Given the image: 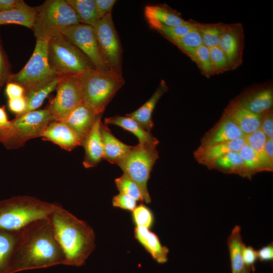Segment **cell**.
Here are the masks:
<instances>
[{
  "mask_svg": "<svg viewBox=\"0 0 273 273\" xmlns=\"http://www.w3.org/2000/svg\"><path fill=\"white\" fill-rule=\"evenodd\" d=\"M41 137L68 151H71L81 145L75 133L61 121L55 120L51 122L46 128Z\"/></svg>",
  "mask_w": 273,
  "mask_h": 273,
  "instance_id": "cell-19",
  "label": "cell"
},
{
  "mask_svg": "<svg viewBox=\"0 0 273 273\" xmlns=\"http://www.w3.org/2000/svg\"><path fill=\"white\" fill-rule=\"evenodd\" d=\"M80 23L66 0H48L37 7L32 29L36 40H50L65 28Z\"/></svg>",
  "mask_w": 273,
  "mask_h": 273,
  "instance_id": "cell-5",
  "label": "cell"
},
{
  "mask_svg": "<svg viewBox=\"0 0 273 273\" xmlns=\"http://www.w3.org/2000/svg\"><path fill=\"white\" fill-rule=\"evenodd\" d=\"M202 40L203 44L208 48L218 46L220 38L227 24L223 23L203 24L195 22Z\"/></svg>",
  "mask_w": 273,
  "mask_h": 273,
  "instance_id": "cell-32",
  "label": "cell"
},
{
  "mask_svg": "<svg viewBox=\"0 0 273 273\" xmlns=\"http://www.w3.org/2000/svg\"><path fill=\"white\" fill-rule=\"evenodd\" d=\"M101 134L104 149V159L117 164L133 148L116 138L107 125L101 123Z\"/></svg>",
  "mask_w": 273,
  "mask_h": 273,
  "instance_id": "cell-21",
  "label": "cell"
},
{
  "mask_svg": "<svg viewBox=\"0 0 273 273\" xmlns=\"http://www.w3.org/2000/svg\"><path fill=\"white\" fill-rule=\"evenodd\" d=\"M96 10L98 20L107 15L112 13L115 0H95Z\"/></svg>",
  "mask_w": 273,
  "mask_h": 273,
  "instance_id": "cell-43",
  "label": "cell"
},
{
  "mask_svg": "<svg viewBox=\"0 0 273 273\" xmlns=\"http://www.w3.org/2000/svg\"><path fill=\"white\" fill-rule=\"evenodd\" d=\"M208 168L225 173H234L245 177L242 159L239 152H232L205 165Z\"/></svg>",
  "mask_w": 273,
  "mask_h": 273,
  "instance_id": "cell-28",
  "label": "cell"
},
{
  "mask_svg": "<svg viewBox=\"0 0 273 273\" xmlns=\"http://www.w3.org/2000/svg\"><path fill=\"white\" fill-rule=\"evenodd\" d=\"M244 136L245 135L233 121L222 115L215 125L203 136L199 147L204 148L229 142Z\"/></svg>",
  "mask_w": 273,
  "mask_h": 273,
  "instance_id": "cell-16",
  "label": "cell"
},
{
  "mask_svg": "<svg viewBox=\"0 0 273 273\" xmlns=\"http://www.w3.org/2000/svg\"><path fill=\"white\" fill-rule=\"evenodd\" d=\"M100 115L82 102L61 121L73 130L82 145Z\"/></svg>",
  "mask_w": 273,
  "mask_h": 273,
  "instance_id": "cell-15",
  "label": "cell"
},
{
  "mask_svg": "<svg viewBox=\"0 0 273 273\" xmlns=\"http://www.w3.org/2000/svg\"><path fill=\"white\" fill-rule=\"evenodd\" d=\"M132 218L136 226L150 229L154 221V214L150 208L144 204L137 206L132 211Z\"/></svg>",
  "mask_w": 273,
  "mask_h": 273,
  "instance_id": "cell-39",
  "label": "cell"
},
{
  "mask_svg": "<svg viewBox=\"0 0 273 273\" xmlns=\"http://www.w3.org/2000/svg\"><path fill=\"white\" fill-rule=\"evenodd\" d=\"M102 115L98 116L92 130L82 145L85 150L83 165L86 168L96 166L104 159L103 145L100 131Z\"/></svg>",
  "mask_w": 273,
  "mask_h": 273,
  "instance_id": "cell-17",
  "label": "cell"
},
{
  "mask_svg": "<svg viewBox=\"0 0 273 273\" xmlns=\"http://www.w3.org/2000/svg\"><path fill=\"white\" fill-rule=\"evenodd\" d=\"M49 40H36L34 50L25 66L11 78L22 86L27 94L59 76L51 68L48 60Z\"/></svg>",
  "mask_w": 273,
  "mask_h": 273,
  "instance_id": "cell-8",
  "label": "cell"
},
{
  "mask_svg": "<svg viewBox=\"0 0 273 273\" xmlns=\"http://www.w3.org/2000/svg\"><path fill=\"white\" fill-rule=\"evenodd\" d=\"M227 245L230 256L232 273H242L245 267L242 259V251L245 244L243 241L240 225H236L233 229L228 238Z\"/></svg>",
  "mask_w": 273,
  "mask_h": 273,
  "instance_id": "cell-27",
  "label": "cell"
},
{
  "mask_svg": "<svg viewBox=\"0 0 273 273\" xmlns=\"http://www.w3.org/2000/svg\"><path fill=\"white\" fill-rule=\"evenodd\" d=\"M156 146L153 145L138 144L117 164L123 173L133 180L139 186L147 204L151 202L147 183L153 167L158 159Z\"/></svg>",
  "mask_w": 273,
  "mask_h": 273,
  "instance_id": "cell-7",
  "label": "cell"
},
{
  "mask_svg": "<svg viewBox=\"0 0 273 273\" xmlns=\"http://www.w3.org/2000/svg\"><path fill=\"white\" fill-rule=\"evenodd\" d=\"M10 109L17 114V116L21 115L25 111L26 107V101L25 97L10 99L8 101Z\"/></svg>",
  "mask_w": 273,
  "mask_h": 273,
  "instance_id": "cell-45",
  "label": "cell"
},
{
  "mask_svg": "<svg viewBox=\"0 0 273 273\" xmlns=\"http://www.w3.org/2000/svg\"><path fill=\"white\" fill-rule=\"evenodd\" d=\"M196 28L195 22L188 21L181 25L171 27L160 26L155 29L171 41L181 37Z\"/></svg>",
  "mask_w": 273,
  "mask_h": 273,
  "instance_id": "cell-38",
  "label": "cell"
},
{
  "mask_svg": "<svg viewBox=\"0 0 273 273\" xmlns=\"http://www.w3.org/2000/svg\"><path fill=\"white\" fill-rule=\"evenodd\" d=\"M246 143L245 136L233 141L215 144L210 146L199 147L194 152V158L199 163L206 165L232 152H239Z\"/></svg>",
  "mask_w": 273,
  "mask_h": 273,
  "instance_id": "cell-24",
  "label": "cell"
},
{
  "mask_svg": "<svg viewBox=\"0 0 273 273\" xmlns=\"http://www.w3.org/2000/svg\"><path fill=\"white\" fill-rule=\"evenodd\" d=\"M61 34L81 51L95 68L111 70L105 65L101 56L93 27L79 23L64 28Z\"/></svg>",
  "mask_w": 273,
  "mask_h": 273,
  "instance_id": "cell-12",
  "label": "cell"
},
{
  "mask_svg": "<svg viewBox=\"0 0 273 273\" xmlns=\"http://www.w3.org/2000/svg\"><path fill=\"white\" fill-rule=\"evenodd\" d=\"M62 76H59L49 83L28 93L25 97L26 101V109L21 115L36 110L39 108L49 94L56 88Z\"/></svg>",
  "mask_w": 273,
  "mask_h": 273,
  "instance_id": "cell-30",
  "label": "cell"
},
{
  "mask_svg": "<svg viewBox=\"0 0 273 273\" xmlns=\"http://www.w3.org/2000/svg\"><path fill=\"white\" fill-rule=\"evenodd\" d=\"M76 12L80 23L92 27L98 21L95 0H66Z\"/></svg>",
  "mask_w": 273,
  "mask_h": 273,
  "instance_id": "cell-31",
  "label": "cell"
},
{
  "mask_svg": "<svg viewBox=\"0 0 273 273\" xmlns=\"http://www.w3.org/2000/svg\"><path fill=\"white\" fill-rule=\"evenodd\" d=\"M242 273H245V268H244L243 271Z\"/></svg>",
  "mask_w": 273,
  "mask_h": 273,
  "instance_id": "cell-53",
  "label": "cell"
},
{
  "mask_svg": "<svg viewBox=\"0 0 273 273\" xmlns=\"http://www.w3.org/2000/svg\"><path fill=\"white\" fill-rule=\"evenodd\" d=\"M168 89L165 81L162 80L154 94L147 102L134 111L126 115L136 121L146 131L151 132L154 125L152 118L153 112L158 100Z\"/></svg>",
  "mask_w": 273,
  "mask_h": 273,
  "instance_id": "cell-22",
  "label": "cell"
},
{
  "mask_svg": "<svg viewBox=\"0 0 273 273\" xmlns=\"http://www.w3.org/2000/svg\"><path fill=\"white\" fill-rule=\"evenodd\" d=\"M242 259L245 267L254 269V264L258 259L257 251L252 246L245 245L242 251Z\"/></svg>",
  "mask_w": 273,
  "mask_h": 273,
  "instance_id": "cell-44",
  "label": "cell"
},
{
  "mask_svg": "<svg viewBox=\"0 0 273 273\" xmlns=\"http://www.w3.org/2000/svg\"><path fill=\"white\" fill-rule=\"evenodd\" d=\"M239 153L243 162L245 177L251 179L256 173L264 171L257 155L246 142Z\"/></svg>",
  "mask_w": 273,
  "mask_h": 273,
  "instance_id": "cell-34",
  "label": "cell"
},
{
  "mask_svg": "<svg viewBox=\"0 0 273 273\" xmlns=\"http://www.w3.org/2000/svg\"><path fill=\"white\" fill-rule=\"evenodd\" d=\"M83 102L97 114H102L125 81L113 70L92 68L80 75Z\"/></svg>",
  "mask_w": 273,
  "mask_h": 273,
  "instance_id": "cell-4",
  "label": "cell"
},
{
  "mask_svg": "<svg viewBox=\"0 0 273 273\" xmlns=\"http://www.w3.org/2000/svg\"><path fill=\"white\" fill-rule=\"evenodd\" d=\"M60 206L30 196L0 201V229L18 231L29 223L50 216Z\"/></svg>",
  "mask_w": 273,
  "mask_h": 273,
  "instance_id": "cell-3",
  "label": "cell"
},
{
  "mask_svg": "<svg viewBox=\"0 0 273 273\" xmlns=\"http://www.w3.org/2000/svg\"><path fill=\"white\" fill-rule=\"evenodd\" d=\"M112 205L114 207L132 211L137 206V201L127 195L119 193L113 196Z\"/></svg>",
  "mask_w": 273,
  "mask_h": 273,
  "instance_id": "cell-41",
  "label": "cell"
},
{
  "mask_svg": "<svg viewBox=\"0 0 273 273\" xmlns=\"http://www.w3.org/2000/svg\"><path fill=\"white\" fill-rule=\"evenodd\" d=\"M189 57L197 64L203 75L209 77L215 74L209 48L202 44L196 48Z\"/></svg>",
  "mask_w": 273,
  "mask_h": 273,
  "instance_id": "cell-35",
  "label": "cell"
},
{
  "mask_svg": "<svg viewBox=\"0 0 273 273\" xmlns=\"http://www.w3.org/2000/svg\"><path fill=\"white\" fill-rule=\"evenodd\" d=\"M18 236V231L0 229V273H10L11 260Z\"/></svg>",
  "mask_w": 273,
  "mask_h": 273,
  "instance_id": "cell-29",
  "label": "cell"
},
{
  "mask_svg": "<svg viewBox=\"0 0 273 273\" xmlns=\"http://www.w3.org/2000/svg\"><path fill=\"white\" fill-rule=\"evenodd\" d=\"M188 56L203 44L201 35L197 27L181 37L170 41Z\"/></svg>",
  "mask_w": 273,
  "mask_h": 273,
  "instance_id": "cell-36",
  "label": "cell"
},
{
  "mask_svg": "<svg viewBox=\"0 0 273 273\" xmlns=\"http://www.w3.org/2000/svg\"><path fill=\"white\" fill-rule=\"evenodd\" d=\"M134 235L136 240L158 263L163 264L167 261L169 250L161 244L155 233L147 228L136 226Z\"/></svg>",
  "mask_w": 273,
  "mask_h": 273,
  "instance_id": "cell-20",
  "label": "cell"
},
{
  "mask_svg": "<svg viewBox=\"0 0 273 273\" xmlns=\"http://www.w3.org/2000/svg\"><path fill=\"white\" fill-rule=\"evenodd\" d=\"M37 9V7H31L24 1L19 0L15 8L0 12V25L16 24L32 29Z\"/></svg>",
  "mask_w": 273,
  "mask_h": 273,
  "instance_id": "cell-25",
  "label": "cell"
},
{
  "mask_svg": "<svg viewBox=\"0 0 273 273\" xmlns=\"http://www.w3.org/2000/svg\"><path fill=\"white\" fill-rule=\"evenodd\" d=\"M209 50L215 74L232 70L226 56L218 46L209 48Z\"/></svg>",
  "mask_w": 273,
  "mask_h": 273,
  "instance_id": "cell-40",
  "label": "cell"
},
{
  "mask_svg": "<svg viewBox=\"0 0 273 273\" xmlns=\"http://www.w3.org/2000/svg\"><path fill=\"white\" fill-rule=\"evenodd\" d=\"M229 61L231 69L239 67L243 61L244 30L241 23L227 24L218 44Z\"/></svg>",
  "mask_w": 273,
  "mask_h": 273,
  "instance_id": "cell-13",
  "label": "cell"
},
{
  "mask_svg": "<svg viewBox=\"0 0 273 273\" xmlns=\"http://www.w3.org/2000/svg\"><path fill=\"white\" fill-rule=\"evenodd\" d=\"M234 100L242 107L260 114L272 109V87L266 84L250 88Z\"/></svg>",
  "mask_w": 273,
  "mask_h": 273,
  "instance_id": "cell-14",
  "label": "cell"
},
{
  "mask_svg": "<svg viewBox=\"0 0 273 273\" xmlns=\"http://www.w3.org/2000/svg\"><path fill=\"white\" fill-rule=\"evenodd\" d=\"M55 120L48 108L17 116L12 121L10 136L5 146L9 149L18 148L30 139L41 137L48 125Z\"/></svg>",
  "mask_w": 273,
  "mask_h": 273,
  "instance_id": "cell-9",
  "label": "cell"
},
{
  "mask_svg": "<svg viewBox=\"0 0 273 273\" xmlns=\"http://www.w3.org/2000/svg\"><path fill=\"white\" fill-rule=\"evenodd\" d=\"M260 115V129L267 138L273 139V111L272 109Z\"/></svg>",
  "mask_w": 273,
  "mask_h": 273,
  "instance_id": "cell-42",
  "label": "cell"
},
{
  "mask_svg": "<svg viewBox=\"0 0 273 273\" xmlns=\"http://www.w3.org/2000/svg\"><path fill=\"white\" fill-rule=\"evenodd\" d=\"M115 183L119 193L127 195L135 200L143 201L142 192L138 185L125 174L115 178Z\"/></svg>",
  "mask_w": 273,
  "mask_h": 273,
  "instance_id": "cell-37",
  "label": "cell"
},
{
  "mask_svg": "<svg viewBox=\"0 0 273 273\" xmlns=\"http://www.w3.org/2000/svg\"><path fill=\"white\" fill-rule=\"evenodd\" d=\"M144 13L148 23L155 29L160 26H176L188 22L177 13L165 6H147Z\"/></svg>",
  "mask_w": 273,
  "mask_h": 273,
  "instance_id": "cell-23",
  "label": "cell"
},
{
  "mask_svg": "<svg viewBox=\"0 0 273 273\" xmlns=\"http://www.w3.org/2000/svg\"><path fill=\"white\" fill-rule=\"evenodd\" d=\"M55 236L65 255L64 265H83L96 248L92 228L61 205L50 216Z\"/></svg>",
  "mask_w": 273,
  "mask_h": 273,
  "instance_id": "cell-2",
  "label": "cell"
},
{
  "mask_svg": "<svg viewBox=\"0 0 273 273\" xmlns=\"http://www.w3.org/2000/svg\"><path fill=\"white\" fill-rule=\"evenodd\" d=\"M3 59L0 51V80H1L3 72Z\"/></svg>",
  "mask_w": 273,
  "mask_h": 273,
  "instance_id": "cell-52",
  "label": "cell"
},
{
  "mask_svg": "<svg viewBox=\"0 0 273 273\" xmlns=\"http://www.w3.org/2000/svg\"><path fill=\"white\" fill-rule=\"evenodd\" d=\"M222 115L233 121L245 135L260 129V115L242 107L234 100L229 104Z\"/></svg>",
  "mask_w": 273,
  "mask_h": 273,
  "instance_id": "cell-18",
  "label": "cell"
},
{
  "mask_svg": "<svg viewBox=\"0 0 273 273\" xmlns=\"http://www.w3.org/2000/svg\"><path fill=\"white\" fill-rule=\"evenodd\" d=\"M80 75L62 76L58 83L56 97L48 108L56 120L63 121L83 102Z\"/></svg>",
  "mask_w": 273,
  "mask_h": 273,
  "instance_id": "cell-11",
  "label": "cell"
},
{
  "mask_svg": "<svg viewBox=\"0 0 273 273\" xmlns=\"http://www.w3.org/2000/svg\"><path fill=\"white\" fill-rule=\"evenodd\" d=\"M0 125L7 128H11L12 121H9L4 108L0 107Z\"/></svg>",
  "mask_w": 273,
  "mask_h": 273,
  "instance_id": "cell-50",
  "label": "cell"
},
{
  "mask_svg": "<svg viewBox=\"0 0 273 273\" xmlns=\"http://www.w3.org/2000/svg\"><path fill=\"white\" fill-rule=\"evenodd\" d=\"M104 124L120 126L133 134L138 139L139 144L157 146L159 142L150 132L144 129L136 121L127 116L116 115L105 119Z\"/></svg>",
  "mask_w": 273,
  "mask_h": 273,
  "instance_id": "cell-26",
  "label": "cell"
},
{
  "mask_svg": "<svg viewBox=\"0 0 273 273\" xmlns=\"http://www.w3.org/2000/svg\"><path fill=\"white\" fill-rule=\"evenodd\" d=\"M11 128H5L0 125V142L2 143L4 145H6L9 140Z\"/></svg>",
  "mask_w": 273,
  "mask_h": 273,
  "instance_id": "cell-51",
  "label": "cell"
},
{
  "mask_svg": "<svg viewBox=\"0 0 273 273\" xmlns=\"http://www.w3.org/2000/svg\"><path fill=\"white\" fill-rule=\"evenodd\" d=\"M257 258L262 262H268L273 259L272 242L263 246L257 251Z\"/></svg>",
  "mask_w": 273,
  "mask_h": 273,
  "instance_id": "cell-47",
  "label": "cell"
},
{
  "mask_svg": "<svg viewBox=\"0 0 273 273\" xmlns=\"http://www.w3.org/2000/svg\"><path fill=\"white\" fill-rule=\"evenodd\" d=\"M246 142L255 152L264 169V171H272L273 165L268 160L265 153L264 146L267 137L259 129L245 135Z\"/></svg>",
  "mask_w": 273,
  "mask_h": 273,
  "instance_id": "cell-33",
  "label": "cell"
},
{
  "mask_svg": "<svg viewBox=\"0 0 273 273\" xmlns=\"http://www.w3.org/2000/svg\"><path fill=\"white\" fill-rule=\"evenodd\" d=\"M264 151L269 163L273 165V139L267 138L265 143Z\"/></svg>",
  "mask_w": 273,
  "mask_h": 273,
  "instance_id": "cell-48",
  "label": "cell"
},
{
  "mask_svg": "<svg viewBox=\"0 0 273 273\" xmlns=\"http://www.w3.org/2000/svg\"><path fill=\"white\" fill-rule=\"evenodd\" d=\"M93 28L104 63L109 69L121 74L122 50L112 13L99 19Z\"/></svg>",
  "mask_w": 273,
  "mask_h": 273,
  "instance_id": "cell-10",
  "label": "cell"
},
{
  "mask_svg": "<svg viewBox=\"0 0 273 273\" xmlns=\"http://www.w3.org/2000/svg\"><path fill=\"white\" fill-rule=\"evenodd\" d=\"M64 261L50 216L34 221L18 231L10 273L64 264Z\"/></svg>",
  "mask_w": 273,
  "mask_h": 273,
  "instance_id": "cell-1",
  "label": "cell"
},
{
  "mask_svg": "<svg viewBox=\"0 0 273 273\" xmlns=\"http://www.w3.org/2000/svg\"><path fill=\"white\" fill-rule=\"evenodd\" d=\"M48 60L59 76L80 75L95 68L84 54L62 34L49 40Z\"/></svg>",
  "mask_w": 273,
  "mask_h": 273,
  "instance_id": "cell-6",
  "label": "cell"
},
{
  "mask_svg": "<svg viewBox=\"0 0 273 273\" xmlns=\"http://www.w3.org/2000/svg\"><path fill=\"white\" fill-rule=\"evenodd\" d=\"M6 92L9 99L24 97V88L15 83H9L7 85Z\"/></svg>",
  "mask_w": 273,
  "mask_h": 273,
  "instance_id": "cell-46",
  "label": "cell"
},
{
  "mask_svg": "<svg viewBox=\"0 0 273 273\" xmlns=\"http://www.w3.org/2000/svg\"><path fill=\"white\" fill-rule=\"evenodd\" d=\"M19 0H0V12L5 11L15 8Z\"/></svg>",
  "mask_w": 273,
  "mask_h": 273,
  "instance_id": "cell-49",
  "label": "cell"
}]
</instances>
